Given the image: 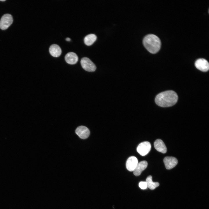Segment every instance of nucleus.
<instances>
[{"label": "nucleus", "mask_w": 209, "mask_h": 209, "mask_svg": "<svg viewBox=\"0 0 209 209\" xmlns=\"http://www.w3.org/2000/svg\"><path fill=\"white\" fill-rule=\"evenodd\" d=\"M178 99V96L175 92L172 90H168L157 95L155 98V102L160 107H168L174 105Z\"/></svg>", "instance_id": "1"}, {"label": "nucleus", "mask_w": 209, "mask_h": 209, "mask_svg": "<svg viewBox=\"0 0 209 209\" xmlns=\"http://www.w3.org/2000/svg\"><path fill=\"white\" fill-rule=\"evenodd\" d=\"M143 44L146 49L150 53L155 54L160 50L161 42L157 36L152 34L146 35L143 40Z\"/></svg>", "instance_id": "2"}, {"label": "nucleus", "mask_w": 209, "mask_h": 209, "mask_svg": "<svg viewBox=\"0 0 209 209\" xmlns=\"http://www.w3.org/2000/svg\"><path fill=\"white\" fill-rule=\"evenodd\" d=\"M80 63L82 68L87 71L93 72L96 69L95 65L87 57L82 58L80 61Z\"/></svg>", "instance_id": "3"}, {"label": "nucleus", "mask_w": 209, "mask_h": 209, "mask_svg": "<svg viewBox=\"0 0 209 209\" xmlns=\"http://www.w3.org/2000/svg\"><path fill=\"white\" fill-rule=\"evenodd\" d=\"M13 19L12 15L10 14L4 15L0 21V28L2 30L7 29L12 24Z\"/></svg>", "instance_id": "4"}, {"label": "nucleus", "mask_w": 209, "mask_h": 209, "mask_svg": "<svg viewBox=\"0 0 209 209\" xmlns=\"http://www.w3.org/2000/svg\"><path fill=\"white\" fill-rule=\"evenodd\" d=\"M151 146L148 141H144L140 143L137 148V152L141 156L147 155L150 151Z\"/></svg>", "instance_id": "5"}, {"label": "nucleus", "mask_w": 209, "mask_h": 209, "mask_svg": "<svg viewBox=\"0 0 209 209\" xmlns=\"http://www.w3.org/2000/svg\"><path fill=\"white\" fill-rule=\"evenodd\" d=\"M195 65L198 69L201 71L206 72L209 70L208 62L204 59L200 58L197 59L195 62Z\"/></svg>", "instance_id": "6"}, {"label": "nucleus", "mask_w": 209, "mask_h": 209, "mask_svg": "<svg viewBox=\"0 0 209 209\" xmlns=\"http://www.w3.org/2000/svg\"><path fill=\"white\" fill-rule=\"evenodd\" d=\"M75 131L79 137L82 139L87 138L90 134L89 129L86 127L83 126H80L78 127Z\"/></svg>", "instance_id": "7"}, {"label": "nucleus", "mask_w": 209, "mask_h": 209, "mask_svg": "<svg viewBox=\"0 0 209 209\" xmlns=\"http://www.w3.org/2000/svg\"><path fill=\"white\" fill-rule=\"evenodd\" d=\"M163 162L166 168L169 170L175 167L178 163V160L175 157L167 156L163 159Z\"/></svg>", "instance_id": "8"}, {"label": "nucleus", "mask_w": 209, "mask_h": 209, "mask_svg": "<svg viewBox=\"0 0 209 209\" xmlns=\"http://www.w3.org/2000/svg\"><path fill=\"white\" fill-rule=\"evenodd\" d=\"M138 163V160L136 157L134 156L129 157L127 159L126 163L127 169L129 171H133Z\"/></svg>", "instance_id": "9"}, {"label": "nucleus", "mask_w": 209, "mask_h": 209, "mask_svg": "<svg viewBox=\"0 0 209 209\" xmlns=\"http://www.w3.org/2000/svg\"><path fill=\"white\" fill-rule=\"evenodd\" d=\"M147 163L145 161L138 163L133 171L134 174L137 176L140 175L142 172L147 168Z\"/></svg>", "instance_id": "10"}, {"label": "nucleus", "mask_w": 209, "mask_h": 209, "mask_svg": "<svg viewBox=\"0 0 209 209\" xmlns=\"http://www.w3.org/2000/svg\"><path fill=\"white\" fill-rule=\"evenodd\" d=\"M65 60L66 62L70 64H74L77 62L78 58L75 53L69 52L67 53L65 56Z\"/></svg>", "instance_id": "11"}, {"label": "nucleus", "mask_w": 209, "mask_h": 209, "mask_svg": "<svg viewBox=\"0 0 209 209\" xmlns=\"http://www.w3.org/2000/svg\"><path fill=\"white\" fill-rule=\"evenodd\" d=\"M155 149L158 152L165 153L167 151L166 147L163 142L160 139L156 140L154 143Z\"/></svg>", "instance_id": "12"}, {"label": "nucleus", "mask_w": 209, "mask_h": 209, "mask_svg": "<svg viewBox=\"0 0 209 209\" xmlns=\"http://www.w3.org/2000/svg\"><path fill=\"white\" fill-rule=\"evenodd\" d=\"M49 51L51 55L55 57H58L61 54L62 50L60 47L56 44H53L49 48Z\"/></svg>", "instance_id": "13"}, {"label": "nucleus", "mask_w": 209, "mask_h": 209, "mask_svg": "<svg viewBox=\"0 0 209 209\" xmlns=\"http://www.w3.org/2000/svg\"><path fill=\"white\" fill-rule=\"evenodd\" d=\"M96 36L93 34H89L86 36L84 39L85 44L88 46L92 45L97 39Z\"/></svg>", "instance_id": "14"}, {"label": "nucleus", "mask_w": 209, "mask_h": 209, "mask_svg": "<svg viewBox=\"0 0 209 209\" xmlns=\"http://www.w3.org/2000/svg\"><path fill=\"white\" fill-rule=\"evenodd\" d=\"M146 182L147 183V187L151 190H153L158 187L159 185L158 183L153 182L152 181V177L151 175L148 176L146 179Z\"/></svg>", "instance_id": "15"}, {"label": "nucleus", "mask_w": 209, "mask_h": 209, "mask_svg": "<svg viewBox=\"0 0 209 209\" xmlns=\"http://www.w3.org/2000/svg\"><path fill=\"white\" fill-rule=\"evenodd\" d=\"M139 186L141 189L144 190L147 188V183L146 181H141L139 183Z\"/></svg>", "instance_id": "16"}, {"label": "nucleus", "mask_w": 209, "mask_h": 209, "mask_svg": "<svg viewBox=\"0 0 209 209\" xmlns=\"http://www.w3.org/2000/svg\"><path fill=\"white\" fill-rule=\"evenodd\" d=\"M66 40L68 41H70L71 40V39L69 37H67L66 39Z\"/></svg>", "instance_id": "17"}, {"label": "nucleus", "mask_w": 209, "mask_h": 209, "mask_svg": "<svg viewBox=\"0 0 209 209\" xmlns=\"http://www.w3.org/2000/svg\"><path fill=\"white\" fill-rule=\"evenodd\" d=\"M6 1L5 0H0V1Z\"/></svg>", "instance_id": "18"}]
</instances>
